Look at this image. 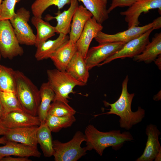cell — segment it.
Returning <instances> with one entry per match:
<instances>
[{"mask_svg": "<svg viewBox=\"0 0 161 161\" xmlns=\"http://www.w3.org/2000/svg\"><path fill=\"white\" fill-rule=\"evenodd\" d=\"M65 71L78 81L87 83L89 77V70L85 58L78 51L67 65Z\"/></svg>", "mask_w": 161, "mask_h": 161, "instance_id": "20", "label": "cell"}, {"mask_svg": "<svg viewBox=\"0 0 161 161\" xmlns=\"http://www.w3.org/2000/svg\"><path fill=\"white\" fill-rule=\"evenodd\" d=\"M7 129L0 122V135L4 136L6 131Z\"/></svg>", "mask_w": 161, "mask_h": 161, "instance_id": "37", "label": "cell"}, {"mask_svg": "<svg viewBox=\"0 0 161 161\" xmlns=\"http://www.w3.org/2000/svg\"><path fill=\"white\" fill-rule=\"evenodd\" d=\"M153 27L154 30L158 29L161 27V17H158L153 21Z\"/></svg>", "mask_w": 161, "mask_h": 161, "instance_id": "35", "label": "cell"}, {"mask_svg": "<svg viewBox=\"0 0 161 161\" xmlns=\"http://www.w3.org/2000/svg\"><path fill=\"white\" fill-rule=\"evenodd\" d=\"M9 20L0 21V52L4 58L11 59L24 53Z\"/></svg>", "mask_w": 161, "mask_h": 161, "instance_id": "6", "label": "cell"}, {"mask_svg": "<svg viewBox=\"0 0 161 161\" xmlns=\"http://www.w3.org/2000/svg\"><path fill=\"white\" fill-rule=\"evenodd\" d=\"M0 98L4 114L14 111H24L15 92L0 91Z\"/></svg>", "mask_w": 161, "mask_h": 161, "instance_id": "30", "label": "cell"}, {"mask_svg": "<svg viewBox=\"0 0 161 161\" xmlns=\"http://www.w3.org/2000/svg\"><path fill=\"white\" fill-rule=\"evenodd\" d=\"M3 157L1 155H0V160H1V159L2 158V157Z\"/></svg>", "mask_w": 161, "mask_h": 161, "instance_id": "42", "label": "cell"}, {"mask_svg": "<svg viewBox=\"0 0 161 161\" xmlns=\"http://www.w3.org/2000/svg\"><path fill=\"white\" fill-rule=\"evenodd\" d=\"M153 30L152 28L139 36L126 43L120 49L99 64L98 66H101L118 58H133L139 55L149 42V36Z\"/></svg>", "mask_w": 161, "mask_h": 161, "instance_id": "8", "label": "cell"}, {"mask_svg": "<svg viewBox=\"0 0 161 161\" xmlns=\"http://www.w3.org/2000/svg\"><path fill=\"white\" fill-rule=\"evenodd\" d=\"M103 27L92 17L86 22L84 28L76 43L77 51L85 58L90 45L98 32L102 31Z\"/></svg>", "mask_w": 161, "mask_h": 161, "instance_id": "15", "label": "cell"}, {"mask_svg": "<svg viewBox=\"0 0 161 161\" xmlns=\"http://www.w3.org/2000/svg\"><path fill=\"white\" fill-rule=\"evenodd\" d=\"M76 120L74 115L59 117L48 114L45 123L51 132H56L70 127Z\"/></svg>", "mask_w": 161, "mask_h": 161, "instance_id": "29", "label": "cell"}, {"mask_svg": "<svg viewBox=\"0 0 161 161\" xmlns=\"http://www.w3.org/2000/svg\"><path fill=\"white\" fill-rule=\"evenodd\" d=\"M92 15L84 6L79 5L73 16L69 33V40L76 43L87 21Z\"/></svg>", "mask_w": 161, "mask_h": 161, "instance_id": "19", "label": "cell"}, {"mask_svg": "<svg viewBox=\"0 0 161 161\" xmlns=\"http://www.w3.org/2000/svg\"><path fill=\"white\" fill-rule=\"evenodd\" d=\"M153 25L152 22L143 26L133 27L113 34H107L101 31L98 32L94 39L99 44L119 42L126 43L152 28Z\"/></svg>", "mask_w": 161, "mask_h": 161, "instance_id": "11", "label": "cell"}, {"mask_svg": "<svg viewBox=\"0 0 161 161\" xmlns=\"http://www.w3.org/2000/svg\"><path fill=\"white\" fill-rule=\"evenodd\" d=\"M7 141L4 136L0 138V144H4Z\"/></svg>", "mask_w": 161, "mask_h": 161, "instance_id": "41", "label": "cell"}, {"mask_svg": "<svg viewBox=\"0 0 161 161\" xmlns=\"http://www.w3.org/2000/svg\"><path fill=\"white\" fill-rule=\"evenodd\" d=\"M161 160V150H160L154 160L155 161H160Z\"/></svg>", "mask_w": 161, "mask_h": 161, "instance_id": "40", "label": "cell"}, {"mask_svg": "<svg viewBox=\"0 0 161 161\" xmlns=\"http://www.w3.org/2000/svg\"><path fill=\"white\" fill-rule=\"evenodd\" d=\"M0 155L3 157L13 156L39 158L41 154L37 148L16 142L7 141L4 145L0 146Z\"/></svg>", "mask_w": 161, "mask_h": 161, "instance_id": "17", "label": "cell"}, {"mask_svg": "<svg viewBox=\"0 0 161 161\" xmlns=\"http://www.w3.org/2000/svg\"><path fill=\"white\" fill-rule=\"evenodd\" d=\"M84 135L87 151L94 149L100 156L103 155L104 150L108 147H111L117 151L121 148L126 142L134 140L132 135L128 131L121 133L120 130H113L102 132L91 124L86 127Z\"/></svg>", "mask_w": 161, "mask_h": 161, "instance_id": "2", "label": "cell"}, {"mask_svg": "<svg viewBox=\"0 0 161 161\" xmlns=\"http://www.w3.org/2000/svg\"><path fill=\"white\" fill-rule=\"evenodd\" d=\"M51 103L48 114L56 116L74 115L76 112L68 103L55 100Z\"/></svg>", "mask_w": 161, "mask_h": 161, "instance_id": "31", "label": "cell"}, {"mask_svg": "<svg viewBox=\"0 0 161 161\" xmlns=\"http://www.w3.org/2000/svg\"><path fill=\"white\" fill-rule=\"evenodd\" d=\"M32 160L27 157H12L11 156L2 157L0 161H31Z\"/></svg>", "mask_w": 161, "mask_h": 161, "instance_id": "34", "label": "cell"}, {"mask_svg": "<svg viewBox=\"0 0 161 161\" xmlns=\"http://www.w3.org/2000/svg\"><path fill=\"white\" fill-rule=\"evenodd\" d=\"M47 74L48 82L55 94L53 100H60L68 103V99H71L69 95L75 93L73 91L75 87L86 85L76 80L66 71L60 70L57 69H48L47 71Z\"/></svg>", "mask_w": 161, "mask_h": 161, "instance_id": "4", "label": "cell"}, {"mask_svg": "<svg viewBox=\"0 0 161 161\" xmlns=\"http://www.w3.org/2000/svg\"><path fill=\"white\" fill-rule=\"evenodd\" d=\"M3 108L0 98V118L3 115Z\"/></svg>", "mask_w": 161, "mask_h": 161, "instance_id": "39", "label": "cell"}, {"mask_svg": "<svg viewBox=\"0 0 161 161\" xmlns=\"http://www.w3.org/2000/svg\"><path fill=\"white\" fill-rule=\"evenodd\" d=\"M1 53H0V60H1Z\"/></svg>", "mask_w": 161, "mask_h": 161, "instance_id": "44", "label": "cell"}, {"mask_svg": "<svg viewBox=\"0 0 161 161\" xmlns=\"http://www.w3.org/2000/svg\"><path fill=\"white\" fill-rule=\"evenodd\" d=\"M159 69H161V54L154 61Z\"/></svg>", "mask_w": 161, "mask_h": 161, "instance_id": "36", "label": "cell"}, {"mask_svg": "<svg viewBox=\"0 0 161 161\" xmlns=\"http://www.w3.org/2000/svg\"><path fill=\"white\" fill-rule=\"evenodd\" d=\"M30 17V12L22 7L9 19L20 44L29 46L35 44L36 35L28 24Z\"/></svg>", "mask_w": 161, "mask_h": 161, "instance_id": "7", "label": "cell"}, {"mask_svg": "<svg viewBox=\"0 0 161 161\" xmlns=\"http://www.w3.org/2000/svg\"><path fill=\"white\" fill-rule=\"evenodd\" d=\"M92 15L99 23L102 24L109 17L107 9L108 0H77Z\"/></svg>", "mask_w": 161, "mask_h": 161, "instance_id": "24", "label": "cell"}, {"mask_svg": "<svg viewBox=\"0 0 161 161\" xmlns=\"http://www.w3.org/2000/svg\"><path fill=\"white\" fill-rule=\"evenodd\" d=\"M69 39V36L62 33L54 40H47L38 45L35 57L37 61L49 58L50 56Z\"/></svg>", "mask_w": 161, "mask_h": 161, "instance_id": "21", "label": "cell"}, {"mask_svg": "<svg viewBox=\"0 0 161 161\" xmlns=\"http://www.w3.org/2000/svg\"><path fill=\"white\" fill-rule=\"evenodd\" d=\"M51 131L45 123H41L37 132L38 144L40 146L44 156L50 157L53 156V149Z\"/></svg>", "mask_w": 161, "mask_h": 161, "instance_id": "26", "label": "cell"}, {"mask_svg": "<svg viewBox=\"0 0 161 161\" xmlns=\"http://www.w3.org/2000/svg\"><path fill=\"white\" fill-rule=\"evenodd\" d=\"M77 51L76 43L69 39L53 53L49 58L57 69L65 71L67 65Z\"/></svg>", "mask_w": 161, "mask_h": 161, "instance_id": "18", "label": "cell"}, {"mask_svg": "<svg viewBox=\"0 0 161 161\" xmlns=\"http://www.w3.org/2000/svg\"><path fill=\"white\" fill-rule=\"evenodd\" d=\"M39 90L40 101L38 109L37 116L41 123H44L51 103L54 100L55 94L48 82L43 83Z\"/></svg>", "mask_w": 161, "mask_h": 161, "instance_id": "23", "label": "cell"}, {"mask_svg": "<svg viewBox=\"0 0 161 161\" xmlns=\"http://www.w3.org/2000/svg\"><path fill=\"white\" fill-rule=\"evenodd\" d=\"M161 54V32L156 33L152 38L151 42L146 45L142 52L133 58L137 62L143 61L149 64Z\"/></svg>", "mask_w": 161, "mask_h": 161, "instance_id": "22", "label": "cell"}, {"mask_svg": "<svg viewBox=\"0 0 161 161\" xmlns=\"http://www.w3.org/2000/svg\"><path fill=\"white\" fill-rule=\"evenodd\" d=\"M147 139L145 147L142 154L136 161H153L159 152L161 146L159 140L161 132L155 125L150 124L145 129Z\"/></svg>", "mask_w": 161, "mask_h": 161, "instance_id": "14", "label": "cell"}, {"mask_svg": "<svg viewBox=\"0 0 161 161\" xmlns=\"http://www.w3.org/2000/svg\"><path fill=\"white\" fill-rule=\"evenodd\" d=\"M31 21L37 30L35 45L36 47L55 35L56 32L55 27L44 20L42 18L33 16L31 18Z\"/></svg>", "mask_w": 161, "mask_h": 161, "instance_id": "25", "label": "cell"}, {"mask_svg": "<svg viewBox=\"0 0 161 161\" xmlns=\"http://www.w3.org/2000/svg\"><path fill=\"white\" fill-rule=\"evenodd\" d=\"M84 134L80 131H77L72 139L65 143L58 140H53V156L55 161H76L85 155L86 147L81 146L85 141Z\"/></svg>", "mask_w": 161, "mask_h": 161, "instance_id": "5", "label": "cell"}, {"mask_svg": "<svg viewBox=\"0 0 161 161\" xmlns=\"http://www.w3.org/2000/svg\"><path fill=\"white\" fill-rule=\"evenodd\" d=\"M129 77L126 76L122 83V89L118 99L115 102L110 103L104 101L105 105L110 106L109 111L95 115V117L103 114H115L120 118V127L127 130L131 129L133 126L140 122L144 117L145 110L141 107H138L137 110L132 111L131 106L134 94L128 92L127 88Z\"/></svg>", "mask_w": 161, "mask_h": 161, "instance_id": "1", "label": "cell"}, {"mask_svg": "<svg viewBox=\"0 0 161 161\" xmlns=\"http://www.w3.org/2000/svg\"><path fill=\"white\" fill-rule=\"evenodd\" d=\"M137 0H112L110 6L108 8L109 13L117 7H130Z\"/></svg>", "mask_w": 161, "mask_h": 161, "instance_id": "33", "label": "cell"}, {"mask_svg": "<svg viewBox=\"0 0 161 161\" xmlns=\"http://www.w3.org/2000/svg\"><path fill=\"white\" fill-rule=\"evenodd\" d=\"M77 0H71L69 8L62 12L60 10L55 13L56 16H53L49 15H46L45 19L50 21L55 19L57 22L55 27L56 32L66 35L69 34L72 18L74 13L79 6Z\"/></svg>", "mask_w": 161, "mask_h": 161, "instance_id": "16", "label": "cell"}, {"mask_svg": "<svg viewBox=\"0 0 161 161\" xmlns=\"http://www.w3.org/2000/svg\"><path fill=\"white\" fill-rule=\"evenodd\" d=\"M20 0H4L0 5V21L9 20L15 14L16 4Z\"/></svg>", "mask_w": 161, "mask_h": 161, "instance_id": "32", "label": "cell"}, {"mask_svg": "<svg viewBox=\"0 0 161 161\" xmlns=\"http://www.w3.org/2000/svg\"><path fill=\"white\" fill-rule=\"evenodd\" d=\"M16 71L0 65V91L16 92Z\"/></svg>", "mask_w": 161, "mask_h": 161, "instance_id": "27", "label": "cell"}, {"mask_svg": "<svg viewBox=\"0 0 161 161\" xmlns=\"http://www.w3.org/2000/svg\"><path fill=\"white\" fill-rule=\"evenodd\" d=\"M154 99L155 100L158 101L161 100V91H160L154 97Z\"/></svg>", "mask_w": 161, "mask_h": 161, "instance_id": "38", "label": "cell"}, {"mask_svg": "<svg viewBox=\"0 0 161 161\" xmlns=\"http://www.w3.org/2000/svg\"><path fill=\"white\" fill-rule=\"evenodd\" d=\"M157 9L160 14L161 0H137L126 10L120 12V14L125 16L129 28L138 26L139 18L142 13H148L150 10Z\"/></svg>", "mask_w": 161, "mask_h": 161, "instance_id": "10", "label": "cell"}, {"mask_svg": "<svg viewBox=\"0 0 161 161\" xmlns=\"http://www.w3.org/2000/svg\"><path fill=\"white\" fill-rule=\"evenodd\" d=\"M125 43L111 42L99 44L89 49L85 58L89 70L97 66L120 49Z\"/></svg>", "mask_w": 161, "mask_h": 161, "instance_id": "9", "label": "cell"}, {"mask_svg": "<svg viewBox=\"0 0 161 161\" xmlns=\"http://www.w3.org/2000/svg\"><path fill=\"white\" fill-rule=\"evenodd\" d=\"M38 126L7 129L4 136L7 141L16 142L37 148V132Z\"/></svg>", "mask_w": 161, "mask_h": 161, "instance_id": "13", "label": "cell"}, {"mask_svg": "<svg viewBox=\"0 0 161 161\" xmlns=\"http://www.w3.org/2000/svg\"><path fill=\"white\" fill-rule=\"evenodd\" d=\"M16 93L24 112L37 116L40 101L39 90L23 72L16 71Z\"/></svg>", "mask_w": 161, "mask_h": 161, "instance_id": "3", "label": "cell"}, {"mask_svg": "<svg viewBox=\"0 0 161 161\" xmlns=\"http://www.w3.org/2000/svg\"><path fill=\"white\" fill-rule=\"evenodd\" d=\"M0 122L7 129L39 126L41 122L38 116H35L24 111H14L4 114Z\"/></svg>", "mask_w": 161, "mask_h": 161, "instance_id": "12", "label": "cell"}, {"mask_svg": "<svg viewBox=\"0 0 161 161\" xmlns=\"http://www.w3.org/2000/svg\"><path fill=\"white\" fill-rule=\"evenodd\" d=\"M2 1V0H0V5H1Z\"/></svg>", "mask_w": 161, "mask_h": 161, "instance_id": "43", "label": "cell"}, {"mask_svg": "<svg viewBox=\"0 0 161 161\" xmlns=\"http://www.w3.org/2000/svg\"><path fill=\"white\" fill-rule=\"evenodd\" d=\"M71 0H35L31 6L34 16L42 18L44 12L52 5L57 6L60 10L66 5L70 4Z\"/></svg>", "mask_w": 161, "mask_h": 161, "instance_id": "28", "label": "cell"}]
</instances>
